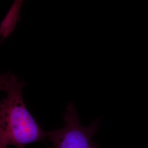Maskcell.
<instances>
[{
    "label": "cell",
    "mask_w": 148,
    "mask_h": 148,
    "mask_svg": "<svg viewBox=\"0 0 148 148\" xmlns=\"http://www.w3.org/2000/svg\"><path fill=\"white\" fill-rule=\"evenodd\" d=\"M64 118V127L47 133V138L54 148H99V145L93 140L99 127V119L89 126H83L73 103L67 106Z\"/></svg>",
    "instance_id": "cell-2"
},
{
    "label": "cell",
    "mask_w": 148,
    "mask_h": 148,
    "mask_svg": "<svg viewBox=\"0 0 148 148\" xmlns=\"http://www.w3.org/2000/svg\"><path fill=\"white\" fill-rule=\"evenodd\" d=\"M25 84L11 73L2 75L0 88L6 94L0 104V147H25L47 138L27 110L22 96Z\"/></svg>",
    "instance_id": "cell-1"
},
{
    "label": "cell",
    "mask_w": 148,
    "mask_h": 148,
    "mask_svg": "<svg viewBox=\"0 0 148 148\" xmlns=\"http://www.w3.org/2000/svg\"><path fill=\"white\" fill-rule=\"evenodd\" d=\"M23 0H15L1 25V35L3 38L8 37L14 30Z\"/></svg>",
    "instance_id": "cell-3"
},
{
    "label": "cell",
    "mask_w": 148,
    "mask_h": 148,
    "mask_svg": "<svg viewBox=\"0 0 148 148\" xmlns=\"http://www.w3.org/2000/svg\"><path fill=\"white\" fill-rule=\"evenodd\" d=\"M0 148H7V147H0ZM17 148H25V147H21Z\"/></svg>",
    "instance_id": "cell-4"
}]
</instances>
